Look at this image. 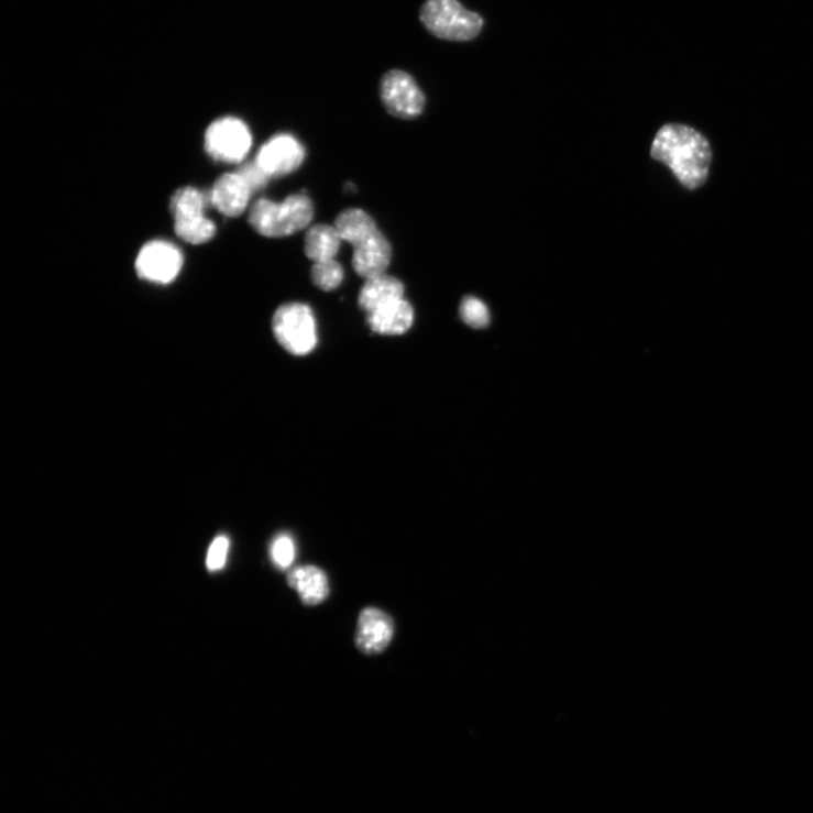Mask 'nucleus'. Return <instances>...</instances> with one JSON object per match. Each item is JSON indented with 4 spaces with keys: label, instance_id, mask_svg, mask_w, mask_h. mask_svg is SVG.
I'll return each mask as SVG.
<instances>
[{
    "label": "nucleus",
    "instance_id": "nucleus-1",
    "mask_svg": "<svg viewBox=\"0 0 813 813\" xmlns=\"http://www.w3.org/2000/svg\"><path fill=\"white\" fill-rule=\"evenodd\" d=\"M651 155L669 166L678 182L690 190L702 187L708 178L712 150L708 141L692 127L663 125L656 136Z\"/></svg>",
    "mask_w": 813,
    "mask_h": 813
},
{
    "label": "nucleus",
    "instance_id": "nucleus-2",
    "mask_svg": "<svg viewBox=\"0 0 813 813\" xmlns=\"http://www.w3.org/2000/svg\"><path fill=\"white\" fill-rule=\"evenodd\" d=\"M314 216L311 199L306 195H293L281 204L268 199L255 201L249 212V223L263 237L284 238L307 228Z\"/></svg>",
    "mask_w": 813,
    "mask_h": 813
},
{
    "label": "nucleus",
    "instance_id": "nucleus-3",
    "mask_svg": "<svg viewBox=\"0 0 813 813\" xmlns=\"http://www.w3.org/2000/svg\"><path fill=\"white\" fill-rule=\"evenodd\" d=\"M424 28L438 39L455 42L474 40L484 21L458 0H426L419 13Z\"/></svg>",
    "mask_w": 813,
    "mask_h": 813
},
{
    "label": "nucleus",
    "instance_id": "nucleus-4",
    "mask_svg": "<svg viewBox=\"0 0 813 813\" xmlns=\"http://www.w3.org/2000/svg\"><path fill=\"white\" fill-rule=\"evenodd\" d=\"M273 330L279 344L293 355L310 354L317 347L316 318L307 305L279 307L273 318Z\"/></svg>",
    "mask_w": 813,
    "mask_h": 813
},
{
    "label": "nucleus",
    "instance_id": "nucleus-5",
    "mask_svg": "<svg viewBox=\"0 0 813 813\" xmlns=\"http://www.w3.org/2000/svg\"><path fill=\"white\" fill-rule=\"evenodd\" d=\"M209 204V193L204 194L191 187L183 188L174 195L171 211L179 238L191 244H202L216 235V224L205 216Z\"/></svg>",
    "mask_w": 813,
    "mask_h": 813
},
{
    "label": "nucleus",
    "instance_id": "nucleus-6",
    "mask_svg": "<svg viewBox=\"0 0 813 813\" xmlns=\"http://www.w3.org/2000/svg\"><path fill=\"white\" fill-rule=\"evenodd\" d=\"M252 146V135L240 119L227 117L213 121L205 135V147L210 157L223 163H240Z\"/></svg>",
    "mask_w": 813,
    "mask_h": 813
},
{
    "label": "nucleus",
    "instance_id": "nucleus-7",
    "mask_svg": "<svg viewBox=\"0 0 813 813\" xmlns=\"http://www.w3.org/2000/svg\"><path fill=\"white\" fill-rule=\"evenodd\" d=\"M380 96L387 111L396 118L414 119L421 114L425 96L408 73L393 69L380 83Z\"/></svg>",
    "mask_w": 813,
    "mask_h": 813
},
{
    "label": "nucleus",
    "instance_id": "nucleus-8",
    "mask_svg": "<svg viewBox=\"0 0 813 813\" xmlns=\"http://www.w3.org/2000/svg\"><path fill=\"white\" fill-rule=\"evenodd\" d=\"M183 265L182 251L175 244L162 240L146 243L136 260L139 276L156 284L174 282Z\"/></svg>",
    "mask_w": 813,
    "mask_h": 813
},
{
    "label": "nucleus",
    "instance_id": "nucleus-9",
    "mask_svg": "<svg viewBox=\"0 0 813 813\" xmlns=\"http://www.w3.org/2000/svg\"><path fill=\"white\" fill-rule=\"evenodd\" d=\"M306 158V150L294 136L278 134L267 141L256 153L259 164L270 178H279L295 173Z\"/></svg>",
    "mask_w": 813,
    "mask_h": 813
},
{
    "label": "nucleus",
    "instance_id": "nucleus-10",
    "mask_svg": "<svg viewBox=\"0 0 813 813\" xmlns=\"http://www.w3.org/2000/svg\"><path fill=\"white\" fill-rule=\"evenodd\" d=\"M395 634L392 617L376 608L364 609L358 622L356 647L365 655H378L387 649Z\"/></svg>",
    "mask_w": 813,
    "mask_h": 813
},
{
    "label": "nucleus",
    "instance_id": "nucleus-11",
    "mask_svg": "<svg viewBox=\"0 0 813 813\" xmlns=\"http://www.w3.org/2000/svg\"><path fill=\"white\" fill-rule=\"evenodd\" d=\"M353 248V267L361 277L370 279L387 272L393 250L378 229Z\"/></svg>",
    "mask_w": 813,
    "mask_h": 813
},
{
    "label": "nucleus",
    "instance_id": "nucleus-12",
    "mask_svg": "<svg viewBox=\"0 0 813 813\" xmlns=\"http://www.w3.org/2000/svg\"><path fill=\"white\" fill-rule=\"evenodd\" d=\"M251 189L238 174H227L219 178L209 191L210 205L226 217L237 218L246 209Z\"/></svg>",
    "mask_w": 813,
    "mask_h": 813
},
{
    "label": "nucleus",
    "instance_id": "nucleus-13",
    "mask_svg": "<svg viewBox=\"0 0 813 813\" xmlns=\"http://www.w3.org/2000/svg\"><path fill=\"white\" fill-rule=\"evenodd\" d=\"M405 287L403 283L387 274H383L370 279L361 288L359 296L360 307L371 314L384 306L403 299Z\"/></svg>",
    "mask_w": 813,
    "mask_h": 813
},
{
    "label": "nucleus",
    "instance_id": "nucleus-14",
    "mask_svg": "<svg viewBox=\"0 0 813 813\" xmlns=\"http://www.w3.org/2000/svg\"><path fill=\"white\" fill-rule=\"evenodd\" d=\"M287 582L307 606H316L329 595V582L326 573L317 567H299L288 573Z\"/></svg>",
    "mask_w": 813,
    "mask_h": 813
},
{
    "label": "nucleus",
    "instance_id": "nucleus-15",
    "mask_svg": "<svg viewBox=\"0 0 813 813\" xmlns=\"http://www.w3.org/2000/svg\"><path fill=\"white\" fill-rule=\"evenodd\" d=\"M413 322V307L404 298L367 314L370 328L381 334H403L411 328Z\"/></svg>",
    "mask_w": 813,
    "mask_h": 813
},
{
    "label": "nucleus",
    "instance_id": "nucleus-16",
    "mask_svg": "<svg viewBox=\"0 0 813 813\" xmlns=\"http://www.w3.org/2000/svg\"><path fill=\"white\" fill-rule=\"evenodd\" d=\"M341 241L334 227L318 224L306 235L305 252L314 263L333 261Z\"/></svg>",
    "mask_w": 813,
    "mask_h": 813
},
{
    "label": "nucleus",
    "instance_id": "nucleus-17",
    "mask_svg": "<svg viewBox=\"0 0 813 813\" xmlns=\"http://www.w3.org/2000/svg\"><path fill=\"white\" fill-rule=\"evenodd\" d=\"M334 228L342 241L355 245L377 230L375 222L362 209L352 208L339 213Z\"/></svg>",
    "mask_w": 813,
    "mask_h": 813
},
{
    "label": "nucleus",
    "instance_id": "nucleus-18",
    "mask_svg": "<svg viewBox=\"0 0 813 813\" xmlns=\"http://www.w3.org/2000/svg\"><path fill=\"white\" fill-rule=\"evenodd\" d=\"M311 278L320 289L326 292L333 290L344 279V270L334 260L315 263L311 270Z\"/></svg>",
    "mask_w": 813,
    "mask_h": 813
},
{
    "label": "nucleus",
    "instance_id": "nucleus-19",
    "mask_svg": "<svg viewBox=\"0 0 813 813\" xmlns=\"http://www.w3.org/2000/svg\"><path fill=\"white\" fill-rule=\"evenodd\" d=\"M460 317L469 327L482 329L490 325L491 315L487 306L482 299L466 296L460 305Z\"/></svg>",
    "mask_w": 813,
    "mask_h": 813
},
{
    "label": "nucleus",
    "instance_id": "nucleus-20",
    "mask_svg": "<svg viewBox=\"0 0 813 813\" xmlns=\"http://www.w3.org/2000/svg\"><path fill=\"white\" fill-rule=\"evenodd\" d=\"M271 556L278 569H288L295 560V543L293 538L287 534L278 535L272 543Z\"/></svg>",
    "mask_w": 813,
    "mask_h": 813
},
{
    "label": "nucleus",
    "instance_id": "nucleus-21",
    "mask_svg": "<svg viewBox=\"0 0 813 813\" xmlns=\"http://www.w3.org/2000/svg\"><path fill=\"white\" fill-rule=\"evenodd\" d=\"M230 550V540L226 536H220L211 542L206 564L210 571H220L226 567L228 553Z\"/></svg>",
    "mask_w": 813,
    "mask_h": 813
},
{
    "label": "nucleus",
    "instance_id": "nucleus-22",
    "mask_svg": "<svg viewBox=\"0 0 813 813\" xmlns=\"http://www.w3.org/2000/svg\"><path fill=\"white\" fill-rule=\"evenodd\" d=\"M238 174L243 178L252 194L264 189L271 179L265 171L255 162L243 164Z\"/></svg>",
    "mask_w": 813,
    "mask_h": 813
}]
</instances>
